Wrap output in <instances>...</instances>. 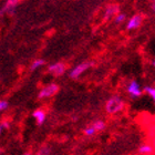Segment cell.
<instances>
[{"label":"cell","instance_id":"cell-15","mask_svg":"<svg viewBox=\"0 0 155 155\" xmlns=\"http://www.w3.org/2000/svg\"><path fill=\"white\" fill-rule=\"evenodd\" d=\"M95 129L93 127V125H90V126H87L85 129H84V134L87 136H92L95 134Z\"/></svg>","mask_w":155,"mask_h":155},{"label":"cell","instance_id":"cell-7","mask_svg":"<svg viewBox=\"0 0 155 155\" xmlns=\"http://www.w3.org/2000/svg\"><path fill=\"white\" fill-rule=\"evenodd\" d=\"M119 12H120L119 6H116V5H109V6L105 8L103 19L105 20V21H107V20H110L111 18L115 17Z\"/></svg>","mask_w":155,"mask_h":155},{"label":"cell","instance_id":"cell-10","mask_svg":"<svg viewBox=\"0 0 155 155\" xmlns=\"http://www.w3.org/2000/svg\"><path fill=\"white\" fill-rule=\"evenodd\" d=\"M143 91L151 97V100H152V102L155 105V87L154 85H145V87H143Z\"/></svg>","mask_w":155,"mask_h":155},{"label":"cell","instance_id":"cell-20","mask_svg":"<svg viewBox=\"0 0 155 155\" xmlns=\"http://www.w3.org/2000/svg\"><path fill=\"white\" fill-rule=\"evenodd\" d=\"M2 130H3L2 125H1V124H0V135H1V133H2Z\"/></svg>","mask_w":155,"mask_h":155},{"label":"cell","instance_id":"cell-6","mask_svg":"<svg viewBox=\"0 0 155 155\" xmlns=\"http://www.w3.org/2000/svg\"><path fill=\"white\" fill-rule=\"evenodd\" d=\"M48 71L54 77H60L65 72V65L63 63H61V62H57V63L49 65Z\"/></svg>","mask_w":155,"mask_h":155},{"label":"cell","instance_id":"cell-4","mask_svg":"<svg viewBox=\"0 0 155 155\" xmlns=\"http://www.w3.org/2000/svg\"><path fill=\"white\" fill-rule=\"evenodd\" d=\"M93 65V62H82L80 64H78L77 67L72 69L71 72H70V78L72 79H78V78L80 77L84 71H87V69L91 68Z\"/></svg>","mask_w":155,"mask_h":155},{"label":"cell","instance_id":"cell-8","mask_svg":"<svg viewBox=\"0 0 155 155\" xmlns=\"http://www.w3.org/2000/svg\"><path fill=\"white\" fill-rule=\"evenodd\" d=\"M32 116L36 119L37 123H38V125H42L45 121V111L42 110V109H38L36 110L35 112L32 113Z\"/></svg>","mask_w":155,"mask_h":155},{"label":"cell","instance_id":"cell-9","mask_svg":"<svg viewBox=\"0 0 155 155\" xmlns=\"http://www.w3.org/2000/svg\"><path fill=\"white\" fill-rule=\"evenodd\" d=\"M137 151H139V153L141 155H149V154H152L154 149L152 147V145L144 143V144H141V145L139 146V150H137Z\"/></svg>","mask_w":155,"mask_h":155},{"label":"cell","instance_id":"cell-3","mask_svg":"<svg viewBox=\"0 0 155 155\" xmlns=\"http://www.w3.org/2000/svg\"><path fill=\"white\" fill-rule=\"evenodd\" d=\"M143 16L141 13H135V15H133L131 18H130L127 21H126V30H129V31H132V30H135V29H139L141 25L143 23Z\"/></svg>","mask_w":155,"mask_h":155},{"label":"cell","instance_id":"cell-19","mask_svg":"<svg viewBox=\"0 0 155 155\" xmlns=\"http://www.w3.org/2000/svg\"><path fill=\"white\" fill-rule=\"evenodd\" d=\"M152 67H153V68H155V58L152 60Z\"/></svg>","mask_w":155,"mask_h":155},{"label":"cell","instance_id":"cell-13","mask_svg":"<svg viewBox=\"0 0 155 155\" xmlns=\"http://www.w3.org/2000/svg\"><path fill=\"white\" fill-rule=\"evenodd\" d=\"M93 127L95 129V131H103L104 129H105V123H104V121H102V120H99V121H97V122H94L93 124Z\"/></svg>","mask_w":155,"mask_h":155},{"label":"cell","instance_id":"cell-18","mask_svg":"<svg viewBox=\"0 0 155 155\" xmlns=\"http://www.w3.org/2000/svg\"><path fill=\"white\" fill-rule=\"evenodd\" d=\"M150 8H151V10H152V12L155 13V0L154 1H151V3H150Z\"/></svg>","mask_w":155,"mask_h":155},{"label":"cell","instance_id":"cell-11","mask_svg":"<svg viewBox=\"0 0 155 155\" xmlns=\"http://www.w3.org/2000/svg\"><path fill=\"white\" fill-rule=\"evenodd\" d=\"M124 21H126V15L125 13L119 12L115 17H114V22H115L116 25H121V23H123Z\"/></svg>","mask_w":155,"mask_h":155},{"label":"cell","instance_id":"cell-14","mask_svg":"<svg viewBox=\"0 0 155 155\" xmlns=\"http://www.w3.org/2000/svg\"><path fill=\"white\" fill-rule=\"evenodd\" d=\"M45 63V60H42V59H37V60H35V61L32 62V64H31V71H33V70H37L38 68L42 67Z\"/></svg>","mask_w":155,"mask_h":155},{"label":"cell","instance_id":"cell-2","mask_svg":"<svg viewBox=\"0 0 155 155\" xmlns=\"http://www.w3.org/2000/svg\"><path fill=\"white\" fill-rule=\"evenodd\" d=\"M126 93L129 94L131 99H137V97H142V94L144 93L143 91V87H141V84L137 80L133 79V80H130L127 83H126L125 87Z\"/></svg>","mask_w":155,"mask_h":155},{"label":"cell","instance_id":"cell-5","mask_svg":"<svg viewBox=\"0 0 155 155\" xmlns=\"http://www.w3.org/2000/svg\"><path fill=\"white\" fill-rule=\"evenodd\" d=\"M59 91V85L55 83H51L45 87L40 91V93H39V99H45V97H53L54 94H57V92Z\"/></svg>","mask_w":155,"mask_h":155},{"label":"cell","instance_id":"cell-12","mask_svg":"<svg viewBox=\"0 0 155 155\" xmlns=\"http://www.w3.org/2000/svg\"><path fill=\"white\" fill-rule=\"evenodd\" d=\"M17 1H8V2H6V5L3 6V8L1 9V12H6L7 10L9 11V10H13V8L17 6Z\"/></svg>","mask_w":155,"mask_h":155},{"label":"cell","instance_id":"cell-21","mask_svg":"<svg viewBox=\"0 0 155 155\" xmlns=\"http://www.w3.org/2000/svg\"><path fill=\"white\" fill-rule=\"evenodd\" d=\"M23 155H31V154H29V153H26V154H23Z\"/></svg>","mask_w":155,"mask_h":155},{"label":"cell","instance_id":"cell-16","mask_svg":"<svg viewBox=\"0 0 155 155\" xmlns=\"http://www.w3.org/2000/svg\"><path fill=\"white\" fill-rule=\"evenodd\" d=\"M50 154V147L48 146H43L40 149V151L38 152V155H49Z\"/></svg>","mask_w":155,"mask_h":155},{"label":"cell","instance_id":"cell-1","mask_svg":"<svg viewBox=\"0 0 155 155\" xmlns=\"http://www.w3.org/2000/svg\"><path fill=\"white\" fill-rule=\"evenodd\" d=\"M124 101L120 95H113L105 103V111L109 114H116L121 112L124 109Z\"/></svg>","mask_w":155,"mask_h":155},{"label":"cell","instance_id":"cell-17","mask_svg":"<svg viewBox=\"0 0 155 155\" xmlns=\"http://www.w3.org/2000/svg\"><path fill=\"white\" fill-rule=\"evenodd\" d=\"M8 102L7 101H0V112L1 111H3V110H6L7 107H8Z\"/></svg>","mask_w":155,"mask_h":155}]
</instances>
